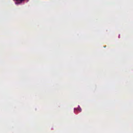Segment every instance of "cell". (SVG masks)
Returning <instances> with one entry per match:
<instances>
[{
	"label": "cell",
	"instance_id": "obj_1",
	"mask_svg": "<svg viewBox=\"0 0 133 133\" xmlns=\"http://www.w3.org/2000/svg\"><path fill=\"white\" fill-rule=\"evenodd\" d=\"M15 2H17V3H20V2H22V1H23L24 0H14Z\"/></svg>",
	"mask_w": 133,
	"mask_h": 133
}]
</instances>
